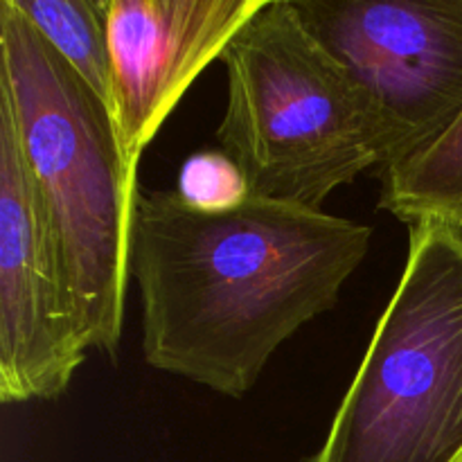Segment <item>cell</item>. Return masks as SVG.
I'll return each mask as SVG.
<instances>
[{"mask_svg":"<svg viewBox=\"0 0 462 462\" xmlns=\"http://www.w3.org/2000/svg\"><path fill=\"white\" fill-rule=\"evenodd\" d=\"M373 230L251 197L201 212L176 189L138 192L131 278L144 361L226 397L246 395L282 343L337 305Z\"/></svg>","mask_w":462,"mask_h":462,"instance_id":"cell-1","label":"cell"},{"mask_svg":"<svg viewBox=\"0 0 462 462\" xmlns=\"http://www.w3.org/2000/svg\"><path fill=\"white\" fill-rule=\"evenodd\" d=\"M0 99L61 248L86 346L113 355L125 325L138 170L111 108L12 0H0Z\"/></svg>","mask_w":462,"mask_h":462,"instance_id":"cell-2","label":"cell"},{"mask_svg":"<svg viewBox=\"0 0 462 462\" xmlns=\"http://www.w3.org/2000/svg\"><path fill=\"white\" fill-rule=\"evenodd\" d=\"M219 61L228 99L217 138L253 197L320 210L334 189L379 167L355 86L291 0H266Z\"/></svg>","mask_w":462,"mask_h":462,"instance_id":"cell-3","label":"cell"},{"mask_svg":"<svg viewBox=\"0 0 462 462\" xmlns=\"http://www.w3.org/2000/svg\"><path fill=\"white\" fill-rule=\"evenodd\" d=\"M305 462H462V228L409 226L400 284Z\"/></svg>","mask_w":462,"mask_h":462,"instance_id":"cell-4","label":"cell"},{"mask_svg":"<svg viewBox=\"0 0 462 462\" xmlns=\"http://www.w3.org/2000/svg\"><path fill=\"white\" fill-rule=\"evenodd\" d=\"M343 68L374 131L379 174L462 116V0H291Z\"/></svg>","mask_w":462,"mask_h":462,"instance_id":"cell-5","label":"cell"},{"mask_svg":"<svg viewBox=\"0 0 462 462\" xmlns=\"http://www.w3.org/2000/svg\"><path fill=\"white\" fill-rule=\"evenodd\" d=\"M86 350L61 248L0 99V400H54Z\"/></svg>","mask_w":462,"mask_h":462,"instance_id":"cell-6","label":"cell"},{"mask_svg":"<svg viewBox=\"0 0 462 462\" xmlns=\"http://www.w3.org/2000/svg\"><path fill=\"white\" fill-rule=\"evenodd\" d=\"M266 0H97L122 149L140 156L189 86Z\"/></svg>","mask_w":462,"mask_h":462,"instance_id":"cell-7","label":"cell"},{"mask_svg":"<svg viewBox=\"0 0 462 462\" xmlns=\"http://www.w3.org/2000/svg\"><path fill=\"white\" fill-rule=\"evenodd\" d=\"M379 179V206L404 224L440 219L462 228V116L427 152Z\"/></svg>","mask_w":462,"mask_h":462,"instance_id":"cell-8","label":"cell"},{"mask_svg":"<svg viewBox=\"0 0 462 462\" xmlns=\"http://www.w3.org/2000/svg\"><path fill=\"white\" fill-rule=\"evenodd\" d=\"M50 48L111 108V61L97 3L88 0H12Z\"/></svg>","mask_w":462,"mask_h":462,"instance_id":"cell-9","label":"cell"},{"mask_svg":"<svg viewBox=\"0 0 462 462\" xmlns=\"http://www.w3.org/2000/svg\"><path fill=\"white\" fill-rule=\"evenodd\" d=\"M176 194L201 212H226L244 206L251 194L242 167L226 152H197L179 170Z\"/></svg>","mask_w":462,"mask_h":462,"instance_id":"cell-10","label":"cell"}]
</instances>
